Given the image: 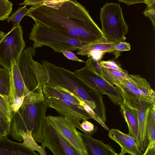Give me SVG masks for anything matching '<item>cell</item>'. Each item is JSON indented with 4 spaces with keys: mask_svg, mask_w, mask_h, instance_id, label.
Returning <instances> with one entry per match:
<instances>
[{
    "mask_svg": "<svg viewBox=\"0 0 155 155\" xmlns=\"http://www.w3.org/2000/svg\"><path fill=\"white\" fill-rule=\"evenodd\" d=\"M31 65L37 82L38 88L41 94H43V86L47 83L49 80L48 71L42 64L35 61L33 59L31 61Z\"/></svg>",
    "mask_w": 155,
    "mask_h": 155,
    "instance_id": "22",
    "label": "cell"
},
{
    "mask_svg": "<svg viewBox=\"0 0 155 155\" xmlns=\"http://www.w3.org/2000/svg\"><path fill=\"white\" fill-rule=\"evenodd\" d=\"M116 43L105 41L91 43L86 45L82 49L78 50L76 54L87 56L94 53L104 54L107 53H114V46Z\"/></svg>",
    "mask_w": 155,
    "mask_h": 155,
    "instance_id": "19",
    "label": "cell"
},
{
    "mask_svg": "<svg viewBox=\"0 0 155 155\" xmlns=\"http://www.w3.org/2000/svg\"><path fill=\"white\" fill-rule=\"evenodd\" d=\"M123 99L137 111L138 126L137 142L140 151L143 152L148 145L146 135V126L149 111L155 102L149 97L139 96L116 87Z\"/></svg>",
    "mask_w": 155,
    "mask_h": 155,
    "instance_id": "7",
    "label": "cell"
},
{
    "mask_svg": "<svg viewBox=\"0 0 155 155\" xmlns=\"http://www.w3.org/2000/svg\"><path fill=\"white\" fill-rule=\"evenodd\" d=\"M0 111L11 122L13 114L10 111V106L7 99L0 94Z\"/></svg>",
    "mask_w": 155,
    "mask_h": 155,
    "instance_id": "28",
    "label": "cell"
},
{
    "mask_svg": "<svg viewBox=\"0 0 155 155\" xmlns=\"http://www.w3.org/2000/svg\"><path fill=\"white\" fill-rule=\"evenodd\" d=\"M118 1L125 3L128 6L130 5L138 3H145V0H119Z\"/></svg>",
    "mask_w": 155,
    "mask_h": 155,
    "instance_id": "38",
    "label": "cell"
},
{
    "mask_svg": "<svg viewBox=\"0 0 155 155\" xmlns=\"http://www.w3.org/2000/svg\"><path fill=\"white\" fill-rule=\"evenodd\" d=\"M5 35L4 32L2 31H0V41L3 38Z\"/></svg>",
    "mask_w": 155,
    "mask_h": 155,
    "instance_id": "40",
    "label": "cell"
},
{
    "mask_svg": "<svg viewBox=\"0 0 155 155\" xmlns=\"http://www.w3.org/2000/svg\"><path fill=\"white\" fill-rule=\"evenodd\" d=\"M74 74L91 87L97 89L102 94L106 95L115 105H120L123 99L115 87L105 80L87 65L76 70Z\"/></svg>",
    "mask_w": 155,
    "mask_h": 155,
    "instance_id": "9",
    "label": "cell"
},
{
    "mask_svg": "<svg viewBox=\"0 0 155 155\" xmlns=\"http://www.w3.org/2000/svg\"><path fill=\"white\" fill-rule=\"evenodd\" d=\"M13 4L7 0H0V20L8 19L12 9Z\"/></svg>",
    "mask_w": 155,
    "mask_h": 155,
    "instance_id": "26",
    "label": "cell"
},
{
    "mask_svg": "<svg viewBox=\"0 0 155 155\" xmlns=\"http://www.w3.org/2000/svg\"><path fill=\"white\" fill-rule=\"evenodd\" d=\"M147 7L143 12L144 15L149 18L151 21L153 27L155 26V0H145Z\"/></svg>",
    "mask_w": 155,
    "mask_h": 155,
    "instance_id": "27",
    "label": "cell"
},
{
    "mask_svg": "<svg viewBox=\"0 0 155 155\" xmlns=\"http://www.w3.org/2000/svg\"><path fill=\"white\" fill-rule=\"evenodd\" d=\"M10 74L11 93L8 101L10 106L15 97H25L31 92L25 86L18 64L14 59H13L11 63Z\"/></svg>",
    "mask_w": 155,
    "mask_h": 155,
    "instance_id": "15",
    "label": "cell"
},
{
    "mask_svg": "<svg viewBox=\"0 0 155 155\" xmlns=\"http://www.w3.org/2000/svg\"><path fill=\"white\" fill-rule=\"evenodd\" d=\"M0 65H1V64H0Z\"/></svg>",
    "mask_w": 155,
    "mask_h": 155,
    "instance_id": "41",
    "label": "cell"
},
{
    "mask_svg": "<svg viewBox=\"0 0 155 155\" xmlns=\"http://www.w3.org/2000/svg\"><path fill=\"white\" fill-rule=\"evenodd\" d=\"M10 127L11 123L0 120V137L9 134Z\"/></svg>",
    "mask_w": 155,
    "mask_h": 155,
    "instance_id": "34",
    "label": "cell"
},
{
    "mask_svg": "<svg viewBox=\"0 0 155 155\" xmlns=\"http://www.w3.org/2000/svg\"><path fill=\"white\" fill-rule=\"evenodd\" d=\"M10 93V71L0 67V94L7 99L8 102Z\"/></svg>",
    "mask_w": 155,
    "mask_h": 155,
    "instance_id": "23",
    "label": "cell"
},
{
    "mask_svg": "<svg viewBox=\"0 0 155 155\" xmlns=\"http://www.w3.org/2000/svg\"><path fill=\"white\" fill-rule=\"evenodd\" d=\"M48 107L43 95L34 92L27 94L18 110L13 113L9 134L16 140L20 131H31L35 140L42 143L43 125Z\"/></svg>",
    "mask_w": 155,
    "mask_h": 155,
    "instance_id": "3",
    "label": "cell"
},
{
    "mask_svg": "<svg viewBox=\"0 0 155 155\" xmlns=\"http://www.w3.org/2000/svg\"><path fill=\"white\" fill-rule=\"evenodd\" d=\"M42 92L48 107L54 109L81 131V121L92 118L83 106L78 104L75 95L67 89L45 84Z\"/></svg>",
    "mask_w": 155,
    "mask_h": 155,
    "instance_id": "4",
    "label": "cell"
},
{
    "mask_svg": "<svg viewBox=\"0 0 155 155\" xmlns=\"http://www.w3.org/2000/svg\"><path fill=\"white\" fill-rule=\"evenodd\" d=\"M120 106L121 112L128 126L129 132L127 134L134 138L137 141L138 126L137 111L124 99Z\"/></svg>",
    "mask_w": 155,
    "mask_h": 155,
    "instance_id": "18",
    "label": "cell"
},
{
    "mask_svg": "<svg viewBox=\"0 0 155 155\" xmlns=\"http://www.w3.org/2000/svg\"><path fill=\"white\" fill-rule=\"evenodd\" d=\"M46 118L49 124L78 151L87 155L79 131L73 124L61 116L49 115Z\"/></svg>",
    "mask_w": 155,
    "mask_h": 155,
    "instance_id": "11",
    "label": "cell"
},
{
    "mask_svg": "<svg viewBox=\"0 0 155 155\" xmlns=\"http://www.w3.org/2000/svg\"><path fill=\"white\" fill-rule=\"evenodd\" d=\"M114 50V51L113 54L115 56V59L120 55V52L130 50V45L124 41H120L115 43Z\"/></svg>",
    "mask_w": 155,
    "mask_h": 155,
    "instance_id": "30",
    "label": "cell"
},
{
    "mask_svg": "<svg viewBox=\"0 0 155 155\" xmlns=\"http://www.w3.org/2000/svg\"><path fill=\"white\" fill-rule=\"evenodd\" d=\"M29 9L26 15L35 23L58 34L89 44L106 40L88 12L76 0H44L43 4Z\"/></svg>",
    "mask_w": 155,
    "mask_h": 155,
    "instance_id": "1",
    "label": "cell"
},
{
    "mask_svg": "<svg viewBox=\"0 0 155 155\" xmlns=\"http://www.w3.org/2000/svg\"><path fill=\"white\" fill-rule=\"evenodd\" d=\"M61 53L69 59L73 61H78L80 62L85 63L83 60L79 59L75 54L70 51L67 50H61L60 51Z\"/></svg>",
    "mask_w": 155,
    "mask_h": 155,
    "instance_id": "35",
    "label": "cell"
},
{
    "mask_svg": "<svg viewBox=\"0 0 155 155\" xmlns=\"http://www.w3.org/2000/svg\"><path fill=\"white\" fill-rule=\"evenodd\" d=\"M42 64L47 70L49 77L46 84L64 88L83 100L96 115L105 123L106 109L102 94L75 75L74 72L59 67L44 60Z\"/></svg>",
    "mask_w": 155,
    "mask_h": 155,
    "instance_id": "2",
    "label": "cell"
},
{
    "mask_svg": "<svg viewBox=\"0 0 155 155\" xmlns=\"http://www.w3.org/2000/svg\"><path fill=\"white\" fill-rule=\"evenodd\" d=\"M100 64L102 67L110 68L112 69L124 71L125 70L123 69L119 63L116 61L109 60L107 61H100Z\"/></svg>",
    "mask_w": 155,
    "mask_h": 155,
    "instance_id": "32",
    "label": "cell"
},
{
    "mask_svg": "<svg viewBox=\"0 0 155 155\" xmlns=\"http://www.w3.org/2000/svg\"><path fill=\"white\" fill-rule=\"evenodd\" d=\"M0 155H40L20 144L12 141L7 136L0 137Z\"/></svg>",
    "mask_w": 155,
    "mask_h": 155,
    "instance_id": "16",
    "label": "cell"
},
{
    "mask_svg": "<svg viewBox=\"0 0 155 155\" xmlns=\"http://www.w3.org/2000/svg\"><path fill=\"white\" fill-rule=\"evenodd\" d=\"M42 137L41 144L54 155H84L51 126L46 118L43 125Z\"/></svg>",
    "mask_w": 155,
    "mask_h": 155,
    "instance_id": "10",
    "label": "cell"
},
{
    "mask_svg": "<svg viewBox=\"0 0 155 155\" xmlns=\"http://www.w3.org/2000/svg\"><path fill=\"white\" fill-rule=\"evenodd\" d=\"M44 0H25L19 5H23L24 6L29 5L32 6H35L43 4Z\"/></svg>",
    "mask_w": 155,
    "mask_h": 155,
    "instance_id": "36",
    "label": "cell"
},
{
    "mask_svg": "<svg viewBox=\"0 0 155 155\" xmlns=\"http://www.w3.org/2000/svg\"><path fill=\"white\" fill-rule=\"evenodd\" d=\"M129 74L125 70L120 71L102 67V77L114 86L124 80L128 79Z\"/></svg>",
    "mask_w": 155,
    "mask_h": 155,
    "instance_id": "21",
    "label": "cell"
},
{
    "mask_svg": "<svg viewBox=\"0 0 155 155\" xmlns=\"http://www.w3.org/2000/svg\"><path fill=\"white\" fill-rule=\"evenodd\" d=\"M24 97H15L10 106L11 112L13 113L17 111L21 106L23 102Z\"/></svg>",
    "mask_w": 155,
    "mask_h": 155,
    "instance_id": "33",
    "label": "cell"
},
{
    "mask_svg": "<svg viewBox=\"0 0 155 155\" xmlns=\"http://www.w3.org/2000/svg\"><path fill=\"white\" fill-rule=\"evenodd\" d=\"M101 9V30L106 40L112 43L124 41L128 26L124 20L120 4L107 2Z\"/></svg>",
    "mask_w": 155,
    "mask_h": 155,
    "instance_id": "5",
    "label": "cell"
},
{
    "mask_svg": "<svg viewBox=\"0 0 155 155\" xmlns=\"http://www.w3.org/2000/svg\"><path fill=\"white\" fill-rule=\"evenodd\" d=\"M134 94L150 97L155 102V92L150 83L138 74H129V78L115 85Z\"/></svg>",
    "mask_w": 155,
    "mask_h": 155,
    "instance_id": "13",
    "label": "cell"
},
{
    "mask_svg": "<svg viewBox=\"0 0 155 155\" xmlns=\"http://www.w3.org/2000/svg\"><path fill=\"white\" fill-rule=\"evenodd\" d=\"M146 138L148 144L155 143V105L151 108L146 126Z\"/></svg>",
    "mask_w": 155,
    "mask_h": 155,
    "instance_id": "24",
    "label": "cell"
},
{
    "mask_svg": "<svg viewBox=\"0 0 155 155\" xmlns=\"http://www.w3.org/2000/svg\"><path fill=\"white\" fill-rule=\"evenodd\" d=\"M141 155H155V143H149Z\"/></svg>",
    "mask_w": 155,
    "mask_h": 155,
    "instance_id": "37",
    "label": "cell"
},
{
    "mask_svg": "<svg viewBox=\"0 0 155 155\" xmlns=\"http://www.w3.org/2000/svg\"><path fill=\"white\" fill-rule=\"evenodd\" d=\"M22 28L20 25L5 34L0 41V64L10 71L14 59L18 64L26 43L23 39Z\"/></svg>",
    "mask_w": 155,
    "mask_h": 155,
    "instance_id": "8",
    "label": "cell"
},
{
    "mask_svg": "<svg viewBox=\"0 0 155 155\" xmlns=\"http://www.w3.org/2000/svg\"><path fill=\"white\" fill-rule=\"evenodd\" d=\"M109 137L118 143L121 149L119 155L128 153L130 155H141L143 153L139 147L129 142L124 137L123 132L117 129H111L109 131Z\"/></svg>",
    "mask_w": 155,
    "mask_h": 155,
    "instance_id": "17",
    "label": "cell"
},
{
    "mask_svg": "<svg viewBox=\"0 0 155 155\" xmlns=\"http://www.w3.org/2000/svg\"><path fill=\"white\" fill-rule=\"evenodd\" d=\"M36 48L28 47L21 53L18 63L19 69L25 85L30 92L41 94L38 88V84L31 65V61L36 54Z\"/></svg>",
    "mask_w": 155,
    "mask_h": 155,
    "instance_id": "12",
    "label": "cell"
},
{
    "mask_svg": "<svg viewBox=\"0 0 155 155\" xmlns=\"http://www.w3.org/2000/svg\"><path fill=\"white\" fill-rule=\"evenodd\" d=\"M29 39L33 41V47L37 48L46 46L59 53H61V50H79L90 44L64 37L35 23L33 25Z\"/></svg>",
    "mask_w": 155,
    "mask_h": 155,
    "instance_id": "6",
    "label": "cell"
},
{
    "mask_svg": "<svg viewBox=\"0 0 155 155\" xmlns=\"http://www.w3.org/2000/svg\"><path fill=\"white\" fill-rule=\"evenodd\" d=\"M80 126L81 131L84 134L88 135H91L98 130L97 127L95 126L87 120H83L81 123Z\"/></svg>",
    "mask_w": 155,
    "mask_h": 155,
    "instance_id": "29",
    "label": "cell"
},
{
    "mask_svg": "<svg viewBox=\"0 0 155 155\" xmlns=\"http://www.w3.org/2000/svg\"><path fill=\"white\" fill-rule=\"evenodd\" d=\"M26 6L21 7L18 8L7 19V21L8 23L11 22L13 25V27H15L18 25L23 18L25 15H26L29 9L27 8Z\"/></svg>",
    "mask_w": 155,
    "mask_h": 155,
    "instance_id": "25",
    "label": "cell"
},
{
    "mask_svg": "<svg viewBox=\"0 0 155 155\" xmlns=\"http://www.w3.org/2000/svg\"><path fill=\"white\" fill-rule=\"evenodd\" d=\"M0 120L8 122L11 123V122L8 121L7 119L2 114L0 111Z\"/></svg>",
    "mask_w": 155,
    "mask_h": 155,
    "instance_id": "39",
    "label": "cell"
},
{
    "mask_svg": "<svg viewBox=\"0 0 155 155\" xmlns=\"http://www.w3.org/2000/svg\"><path fill=\"white\" fill-rule=\"evenodd\" d=\"M87 155H119L109 144H104L103 141L93 138L79 132Z\"/></svg>",
    "mask_w": 155,
    "mask_h": 155,
    "instance_id": "14",
    "label": "cell"
},
{
    "mask_svg": "<svg viewBox=\"0 0 155 155\" xmlns=\"http://www.w3.org/2000/svg\"><path fill=\"white\" fill-rule=\"evenodd\" d=\"M100 61L89 58L85 61V64L100 76H102V67Z\"/></svg>",
    "mask_w": 155,
    "mask_h": 155,
    "instance_id": "31",
    "label": "cell"
},
{
    "mask_svg": "<svg viewBox=\"0 0 155 155\" xmlns=\"http://www.w3.org/2000/svg\"><path fill=\"white\" fill-rule=\"evenodd\" d=\"M16 140L23 142L20 144L25 147L33 151H37L40 155H47L45 150V147L41 144L39 146L35 140L31 135V131L28 130L25 132L21 131L18 134Z\"/></svg>",
    "mask_w": 155,
    "mask_h": 155,
    "instance_id": "20",
    "label": "cell"
}]
</instances>
